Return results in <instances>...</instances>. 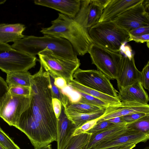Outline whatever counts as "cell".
Returning a JSON list of instances; mask_svg holds the SVG:
<instances>
[{
  "label": "cell",
  "instance_id": "35",
  "mask_svg": "<svg viewBox=\"0 0 149 149\" xmlns=\"http://www.w3.org/2000/svg\"><path fill=\"white\" fill-rule=\"evenodd\" d=\"M8 92V85L6 81L0 76V108Z\"/></svg>",
  "mask_w": 149,
  "mask_h": 149
},
{
  "label": "cell",
  "instance_id": "41",
  "mask_svg": "<svg viewBox=\"0 0 149 149\" xmlns=\"http://www.w3.org/2000/svg\"><path fill=\"white\" fill-rule=\"evenodd\" d=\"M11 46L8 44H4L0 42V50L8 51L13 49Z\"/></svg>",
  "mask_w": 149,
  "mask_h": 149
},
{
  "label": "cell",
  "instance_id": "1",
  "mask_svg": "<svg viewBox=\"0 0 149 149\" xmlns=\"http://www.w3.org/2000/svg\"><path fill=\"white\" fill-rule=\"evenodd\" d=\"M30 88V106L15 127L24 133L36 148L56 141L57 136L58 119L52 106L49 75L42 65L32 75Z\"/></svg>",
  "mask_w": 149,
  "mask_h": 149
},
{
  "label": "cell",
  "instance_id": "26",
  "mask_svg": "<svg viewBox=\"0 0 149 149\" xmlns=\"http://www.w3.org/2000/svg\"><path fill=\"white\" fill-rule=\"evenodd\" d=\"M126 126L129 130L149 134V115L135 122L127 124Z\"/></svg>",
  "mask_w": 149,
  "mask_h": 149
},
{
  "label": "cell",
  "instance_id": "24",
  "mask_svg": "<svg viewBox=\"0 0 149 149\" xmlns=\"http://www.w3.org/2000/svg\"><path fill=\"white\" fill-rule=\"evenodd\" d=\"M64 108L66 110L80 113H89L102 109L95 106L71 101Z\"/></svg>",
  "mask_w": 149,
  "mask_h": 149
},
{
  "label": "cell",
  "instance_id": "17",
  "mask_svg": "<svg viewBox=\"0 0 149 149\" xmlns=\"http://www.w3.org/2000/svg\"><path fill=\"white\" fill-rule=\"evenodd\" d=\"M143 0H110L103 9L98 22L113 21L116 17Z\"/></svg>",
  "mask_w": 149,
  "mask_h": 149
},
{
  "label": "cell",
  "instance_id": "30",
  "mask_svg": "<svg viewBox=\"0 0 149 149\" xmlns=\"http://www.w3.org/2000/svg\"><path fill=\"white\" fill-rule=\"evenodd\" d=\"M8 86V92L10 94L16 95L29 96L31 88L26 86L12 85Z\"/></svg>",
  "mask_w": 149,
  "mask_h": 149
},
{
  "label": "cell",
  "instance_id": "27",
  "mask_svg": "<svg viewBox=\"0 0 149 149\" xmlns=\"http://www.w3.org/2000/svg\"><path fill=\"white\" fill-rule=\"evenodd\" d=\"M79 95V102L84 103L105 109L109 105L104 102L93 96L80 92L77 91Z\"/></svg>",
  "mask_w": 149,
  "mask_h": 149
},
{
  "label": "cell",
  "instance_id": "6",
  "mask_svg": "<svg viewBox=\"0 0 149 149\" xmlns=\"http://www.w3.org/2000/svg\"><path fill=\"white\" fill-rule=\"evenodd\" d=\"M92 63L109 80L116 79L119 63L123 56L120 52L109 50L93 43L88 51Z\"/></svg>",
  "mask_w": 149,
  "mask_h": 149
},
{
  "label": "cell",
  "instance_id": "14",
  "mask_svg": "<svg viewBox=\"0 0 149 149\" xmlns=\"http://www.w3.org/2000/svg\"><path fill=\"white\" fill-rule=\"evenodd\" d=\"M149 139V134L128 130L127 132L117 137L98 144L90 149H103L121 146L136 145L140 142H145Z\"/></svg>",
  "mask_w": 149,
  "mask_h": 149
},
{
  "label": "cell",
  "instance_id": "36",
  "mask_svg": "<svg viewBox=\"0 0 149 149\" xmlns=\"http://www.w3.org/2000/svg\"><path fill=\"white\" fill-rule=\"evenodd\" d=\"M129 34L127 42L134 41L137 42L143 43L149 42V34H146L142 35L134 36Z\"/></svg>",
  "mask_w": 149,
  "mask_h": 149
},
{
  "label": "cell",
  "instance_id": "34",
  "mask_svg": "<svg viewBox=\"0 0 149 149\" xmlns=\"http://www.w3.org/2000/svg\"><path fill=\"white\" fill-rule=\"evenodd\" d=\"M148 115H149V113H136L121 116V117L124 122L127 124L135 122Z\"/></svg>",
  "mask_w": 149,
  "mask_h": 149
},
{
  "label": "cell",
  "instance_id": "12",
  "mask_svg": "<svg viewBox=\"0 0 149 149\" xmlns=\"http://www.w3.org/2000/svg\"><path fill=\"white\" fill-rule=\"evenodd\" d=\"M134 56L133 54L123 56L119 63L116 77L119 90L140 81V72L136 66Z\"/></svg>",
  "mask_w": 149,
  "mask_h": 149
},
{
  "label": "cell",
  "instance_id": "21",
  "mask_svg": "<svg viewBox=\"0 0 149 149\" xmlns=\"http://www.w3.org/2000/svg\"><path fill=\"white\" fill-rule=\"evenodd\" d=\"M67 84L77 91L80 92L99 99L110 105L120 104L121 102L117 97H113L81 85L73 79Z\"/></svg>",
  "mask_w": 149,
  "mask_h": 149
},
{
  "label": "cell",
  "instance_id": "32",
  "mask_svg": "<svg viewBox=\"0 0 149 149\" xmlns=\"http://www.w3.org/2000/svg\"><path fill=\"white\" fill-rule=\"evenodd\" d=\"M140 81L145 89H149V61L140 72Z\"/></svg>",
  "mask_w": 149,
  "mask_h": 149
},
{
  "label": "cell",
  "instance_id": "38",
  "mask_svg": "<svg viewBox=\"0 0 149 149\" xmlns=\"http://www.w3.org/2000/svg\"><path fill=\"white\" fill-rule=\"evenodd\" d=\"M128 33L129 34L134 36L149 34V26L137 28L130 31Z\"/></svg>",
  "mask_w": 149,
  "mask_h": 149
},
{
  "label": "cell",
  "instance_id": "46",
  "mask_svg": "<svg viewBox=\"0 0 149 149\" xmlns=\"http://www.w3.org/2000/svg\"><path fill=\"white\" fill-rule=\"evenodd\" d=\"M6 1V0H0V4H3Z\"/></svg>",
  "mask_w": 149,
  "mask_h": 149
},
{
  "label": "cell",
  "instance_id": "47",
  "mask_svg": "<svg viewBox=\"0 0 149 149\" xmlns=\"http://www.w3.org/2000/svg\"><path fill=\"white\" fill-rule=\"evenodd\" d=\"M0 149H6L3 146L0 144Z\"/></svg>",
  "mask_w": 149,
  "mask_h": 149
},
{
  "label": "cell",
  "instance_id": "10",
  "mask_svg": "<svg viewBox=\"0 0 149 149\" xmlns=\"http://www.w3.org/2000/svg\"><path fill=\"white\" fill-rule=\"evenodd\" d=\"M143 1L127 10L113 21L128 33L139 27L149 26V13Z\"/></svg>",
  "mask_w": 149,
  "mask_h": 149
},
{
  "label": "cell",
  "instance_id": "22",
  "mask_svg": "<svg viewBox=\"0 0 149 149\" xmlns=\"http://www.w3.org/2000/svg\"><path fill=\"white\" fill-rule=\"evenodd\" d=\"M105 111V109H102L89 113H80L68 111L64 109L66 115L77 128L88 121L100 118L104 114Z\"/></svg>",
  "mask_w": 149,
  "mask_h": 149
},
{
  "label": "cell",
  "instance_id": "43",
  "mask_svg": "<svg viewBox=\"0 0 149 149\" xmlns=\"http://www.w3.org/2000/svg\"><path fill=\"white\" fill-rule=\"evenodd\" d=\"M34 149H52V145L51 144H49L40 148H34Z\"/></svg>",
  "mask_w": 149,
  "mask_h": 149
},
{
  "label": "cell",
  "instance_id": "5",
  "mask_svg": "<svg viewBox=\"0 0 149 149\" xmlns=\"http://www.w3.org/2000/svg\"><path fill=\"white\" fill-rule=\"evenodd\" d=\"M38 55L40 63L46 71L54 78H63L67 84L73 79L74 73L81 65L80 60L74 61L61 57L48 49L43 50Z\"/></svg>",
  "mask_w": 149,
  "mask_h": 149
},
{
  "label": "cell",
  "instance_id": "20",
  "mask_svg": "<svg viewBox=\"0 0 149 149\" xmlns=\"http://www.w3.org/2000/svg\"><path fill=\"white\" fill-rule=\"evenodd\" d=\"M25 28L24 25L20 23L0 24V42L7 44L24 38L22 33Z\"/></svg>",
  "mask_w": 149,
  "mask_h": 149
},
{
  "label": "cell",
  "instance_id": "4",
  "mask_svg": "<svg viewBox=\"0 0 149 149\" xmlns=\"http://www.w3.org/2000/svg\"><path fill=\"white\" fill-rule=\"evenodd\" d=\"M88 32L93 43L115 52H120L129 36L128 32L113 21L98 22Z\"/></svg>",
  "mask_w": 149,
  "mask_h": 149
},
{
  "label": "cell",
  "instance_id": "19",
  "mask_svg": "<svg viewBox=\"0 0 149 149\" xmlns=\"http://www.w3.org/2000/svg\"><path fill=\"white\" fill-rule=\"evenodd\" d=\"M126 124L118 125L102 131L91 134L86 149H90L101 143L113 139L127 132Z\"/></svg>",
  "mask_w": 149,
  "mask_h": 149
},
{
  "label": "cell",
  "instance_id": "37",
  "mask_svg": "<svg viewBox=\"0 0 149 149\" xmlns=\"http://www.w3.org/2000/svg\"><path fill=\"white\" fill-rule=\"evenodd\" d=\"M52 104L54 112L56 118H58L59 117L61 111L62 106L61 103L58 99L53 98Z\"/></svg>",
  "mask_w": 149,
  "mask_h": 149
},
{
  "label": "cell",
  "instance_id": "40",
  "mask_svg": "<svg viewBox=\"0 0 149 149\" xmlns=\"http://www.w3.org/2000/svg\"><path fill=\"white\" fill-rule=\"evenodd\" d=\"M107 120L116 124H126L123 120L121 117H115Z\"/></svg>",
  "mask_w": 149,
  "mask_h": 149
},
{
  "label": "cell",
  "instance_id": "2",
  "mask_svg": "<svg viewBox=\"0 0 149 149\" xmlns=\"http://www.w3.org/2000/svg\"><path fill=\"white\" fill-rule=\"evenodd\" d=\"M49 27L42 28L40 32L44 35L61 38L68 41L78 55L83 56L88 53L93 43L87 29L73 18L61 13L58 17L52 21Z\"/></svg>",
  "mask_w": 149,
  "mask_h": 149
},
{
  "label": "cell",
  "instance_id": "29",
  "mask_svg": "<svg viewBox=\"0 0 149 149\" xmlns=\"http://www.w3.org/2000/svg\"><path fill=\"white\" fill-rule=\"evenodd\" d=\"M0 144L6 149H21L0 127Z\"/></svg>",
  "mask_w": 149,
  "mask_h": 149
},
{
  "label": "cell",
  "instance_id": "48",
  "mask_svg": "<svg viewBox=\"0 0 149 149\" xmlns=\"http://www.w3.org/2000/svg\"><path fill=\"white\" fill-rule=\"evenodd\" d=\"M143 149H149V146L146 147L145 148H144Z\"/></svg>",
  "mask_w": 149,
  "mask_h": 149
},
{
  "label": "cell",
  "instance_id": "3",
  "mask_svg": "<svg viewBox=\"0 0 149 149\" xmlns=\"http://www.w3.org/2000/svg\"><path fill=\"white\" fill-rule=\"evenodd\" d=\"M11 46L14 49L34 56L48 49L61 57L74 61H79L71 44L63 38L47 35L41 37L30 36L15 42Z\"/></svg>",
  "mask_w": 149,
  "mask_h": 149
},
{
  "label": "cell",
  "instance_id": "28",
  "mask_svg": "<svg viewBox=\"0 0 149 149\" xmlns=\"http://www.w3.org/2000/svg\"><path fill=\"white\" fill-rule=\"evenodd\" d=\"M49 75L53 98L59 100L61 102L62 106L65 108L71 100L68 96L63 93L60 89L55 85L54 83V78L49 74Z\"/></svg>",
  "mask_w": 149,
  "mask_h": 149
},
{
  "label": "cell",
  "instance_id": "9",
  "mask_svg": "<svg viewBox=\"0 0 149 149\" xmlns=\"http://www.w3.org/2000/svg\"><path fill=\"white\" fill-rule=\"evenodd\" d=\"M31 97L13 95L9 92L0 108V117L10 126L15 127L22 114L29 107Z\"/></svg>",
  "mask_w": 149,
  "mask_h": 149
},
{
  "label": "cell",
  "instance_id": "15",
  "mask_svg": "<svg viewBox=\"0 0 149 149\" xmlns=\"http://www.w3.org/2000/svg\"><path fill=\"white\" fill-rule=\"evenodd\" d=\"M37 5L51 8L74 18L79 9L81 0H36Z\"/></svg>",
  "mask_w": 149,
  "mask_h": 149
},
{
  "label": "cell",
  "instance_id": "33",
  "mask_svg": "<svg viewBox=\"0 0 149 149\" xmlns=\"http://www.w3.org/2000/svg\"><path fill=\"white\" fill-rule=\"evenodd\" d=\"M98 118L88 121L76 129L74 132L72 136L86 132L91 129L96 123Z\"/></svg>",
  "mask_w": 149,
  "mask_h": 149
},
{
  "label": "cell",
  "instance_id": "8",
  "mask_svg": "<svg viewBox=\"0 0 149 149\" xmlns=\"http://www.w3.org/2000/svg\"><path fill=\"white\" fill-rule=\"evenodd\" d=\"M38 61L36 56L14 49L0 50V69L7 74L28 72L35 67Z\"/></svg>",
  "mask_w": 149,
  "mask_h": 149
},
{
  "label": "cell",
  "instance_id": "25",
  "mask_svg": "<svg viewBox=\"0 0 149 149\" xmlns=\"http://www.w3.org/2000/svg\"><path fill=\"white\" fill-rule=\"evenodd\" d=\"M91 135L85 132L73 136L65 149H86Z\"/></svg>",
  "mask_w": 149,
  "mask_h": 149
},
{
  "label": "cell",
  "instance_id": "23",
  "mask_svg": "<svg viewBox=\"0 0 149 149\" xmlns=\"http://www.w3.org/2000/svg\"><path fill=\"white\" fill-rule=\"evenodd\" d=\"M32 75L28 71L15 72L7 74L6 82L12 85L31 87Z\"/></svg>",
  "mask_w": 149,
  "mask_h": 149
},
{
  "label": "cell",
  "instance_id": "31",
  "mask_svg": "<svg viewBox=\"0 0 149 149\" xmlns=\"http://www.w3.org/2000/svg\"><path fill=\"white\" fill-rule=\"evenodd\" d=\"M120 125L121 124H116L107 120L102 121L97 123L91 129L86 132L91 134H94Z\"/></svg>",
  "mask_w": 149,
  "mask_h": 149
},
{
  "label": "cell",
  "instance_id": "13",
  "mask_svg": "<svg viewBox=\"0 0 149 149\" xmlns=\"http://www.w3.org/2000/svg\"><path fill=\"white\" fill-rule=\"evenodd\" d=\"M140 112L149 113V104L121 102L119 105H109L105 109L104 114L98 119L97 123L115 117Z\"/></svg>",
  "mask_w": 149,
  "mask_h": 149
},
{
  "label": "cell",
  "instance_id": "11",
  "mask_svg": "<svg viewBox=\"0 0 149 149\" xmlns=\"http://www.w3.org/2000/svg\"><path fill=\"white\" fill-rule=\"evenodd\" d=\"M104 8L102 0H81L79 9L73 19L88 30L98 22Z\"/></svg>",
  "mask_w": 149,
  "mask_h": 149
},
{
  "label": "cell",
  "instance_id": "18",
  "mask_svg": "<svg viewBox=\"0 0 149 149\" xmlns=\"http://www.w3.org/2000/svg\"><path fill=\"white\" fill-rule=\"evenodd\" d=\"M58 119L57 142V149H65L73 137L76 127L68 118L62 106L60 115Z\"/></svg>",
  "mask_w": 149,
  "mask_h": 149
},
{
  "label": "cell",
  "instance_id": "44",
  "mask_svg": "<svg viewBox=\"0 0 149 149\" xmlns=\"http://www.w3.org/2000/svg\"><path fill=\"white\" fill-rule=\"evenodd\" d=\"M143 3L146 9L147 8H148L149 5V1L148 0H144L143 2Z\"/></svg>",
  "mask_w": 149,
  "mask_h": 149
},
{
  "label": "cell",
  "instance_id": "39",
  "mask_svg": "<svg viewBox=\"0 0 149 149\" xmlns=\"http://www.w3.org/2000/svg\"><path fill=\"white\" fill-rule=\"evenodd\" d=\"M54 83L55 85L60 89L65 88L68 85L65 80L60 77L55 78Z\"/></svg>",
  "mask_w": 149,
  "mask_h": 149
},
{
  "label": "cell",
  "instance_id": "7",
  "mask_svg": "<svg viewBox=\"0 0 149 149\" xmlns=\"http://www.w3.org/2000/svg\"><path fill=\"white\" fill-rule=\"evenodd\" d=\"M73 77L75 81L81 85L109 96L117 97L118 92L110 80L97 70H83L79 68Z\"/></svg>",
  "mask_w": 149,
  "mask_h": 149
},
{
  "label": "cell",
  "instance_id": "45",
  "mask_svg": "<svg viewBox=\"0 0 149 149\" xmlns=\"http://www.w3.org/2000/svg\"><path fill=\"white\" fill-rule=\"evenodd\" d=\"M136 144H133L127 146L121 149H132L133 148L135 147Z\"/></svg>",
  "mask_w": 149,
  "mask_h": 149
},
{
  "label": "cell",
  "instance_id": "42",
  "mask_svg": "<svg viewBox=\"0 0 149 149\" xmlns=\"http://www.w3.org/2000/svg\"><path fill=\"white\" fill-rule=\"evenodd\" d=\"M127 146H121L111 147H110V148H105V149H121Z\"/></svg>",
  "mask_w": 149,
  "mask_h": 149
},
{
  "label": "cell",
  "instance_id": "16",
  "mask_svg": "<svg viewBox=\"0 0 149 149\" xmlns=\"http://www.w3.org/2000/svg\"><path fill=\"white\" fill-rule=\"evenodd\" d=\"M118 93L117 98L120 102L148 104V94L139 81L121 88Z\"/></svg>",
  "mask_w": 149,
  "mask_h": 149
}]
</instances>
